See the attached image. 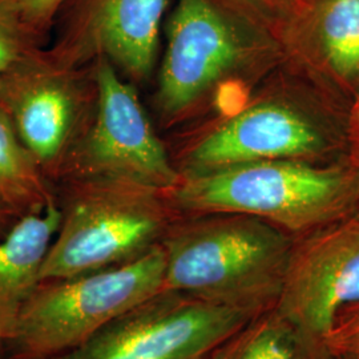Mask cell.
I'll return each mask as SVG.
<instances>
[{
	"mask_svg": "<svg viewBox=\"0 0 359 359\" xmlns=\"http://www.w3.org/2000/svg\"><path fill=\"white\" fill-rule=\"evenodd\" d=\"M359 306V218L297 237L274 309L314 359L339 320Z\"/></svg>",
	"mask_w": 359,
	"mask_h": 359,
	"instance_id": "obj_8",
	"label": "cell"
},
{
	"mask_svg": "<svg viewBox=\"0 0 359 359\" xmlns=\"http://www.w3.org/2000/svg\"><path fill=\"white\" fill-rule=\"evenodd\" d=\"M161 193L115 181L81 188L62 209L40 283L117 266L161 244L179 217Z\"/></svg>",
	"mask_w": 359,
	"mask_h": 359,
	"instance_id": "obj_5",
	"label": "cell"
},
{
	"mask_svg": "<svg viewBox=\"0 0 359 359\" xmlns=\"http://www.w3.org/2000/svg\"><path fill=\"white\" fill-rule=\"evenodd\" d=\"M34 55L28 53L3 77L0 105L35 161L47 163L65 144L74 103L65 87L40 71Z\"/></svg>",
	"mask_w": 359,
	"mask_h": 359,
	"instance_id": "obj_12",
	"label": "cell"
},
{
	"mask_svg": "<svg viewBox=\"0 0 359 359\" xmlns=\"http://www.w3.org/2000/svg\"><path fill=\"white\" fill-rule=\"evenodd\" d=\"M35 163L0 105V201L18 218L39 212L52 201Z\"/></svg>",
	"mask_w": 359,
	"mask_h": 359,
	"instance_id": "obj_14",
	"label": "cell"
},
{
	"mask_svg": "<svg viewBox=\"0 0 359 359\" xmlns=\"http://www.w3.org/2000/svg\"><path fill=\"white\" fill-rule=\"evenodd\" d=\"M348 133H350V145L355 148L357 154H354V161L359 164V92L355 96L353 115L348 123Z\"/></svg>",
	"mask_w": 359,
	"mask_h": 359,
	"instance_id": "obj_20",
	"label": "cell"
},
{
	"mask_svg": "<svg viewBox=\"0 0 359 359\" xmlns=\"http://www.w3.org/2000/svg\"><path fill=\"white\" fill-rule=\"evenodd\" d=\"M327 359H359V306L346 313L325 342Z\"/></svg>",
	"mask_w": 359,
	"mask_h": 359,
	"instance_id": "obj_17",
	"label": "cell"
},
{
	"mask_svg": "<svg viewBox=\"0 0 359 359\" xmlns=\"http://www.w3.org/2000/svg\"><path fill=\"white\" fill-rule=\"evenodd\" d=\"M0 203H1V201H0Z\"/></svg>",
	"mask_w": 359,
	"mask_h": 359,
	"instance_id": "obj_24",
	"label": "cell"
},
{
	"mask_svg": "<svg viewBox=\"0 0 359 359\" xmlns=\"http://www.w3.org/2000/svg\"><path fill=\"white\" fill-rule=\"evenodd\" d=\"M38 35L19 13L0 0V83L13 65L35 51Z\"/></svg>",
	"mask_w": 359,
	"mask_h": 359,
	"instance_id": "obj_16",
	"label": "cell"
},
{
	"mask_svg": "<svg viewBox=\"0 0 359 359\" xmlns=\"http://www.w3.org/2000/svg\"><path fill=\"white\" fill-rule=\"evenodd\" d=\"M298 1H306V0H298Z\"/></svg>",
	"mask_w": 359,
	"mask_h": 359,
	"instance_id": "obj_23",
	"label": "cell"
},
{
	"mask_svg": "<svg viewBox=\"0 0 359 359\" xmlns=\"http://www.w3.org/2000/svg\"><path fill=\"white\" fill-rule=\"evenodd\" d=\"M38 34L46 31L67 0H3Z\"/></svg>",
	"mask_w": 359,
	"mask_h": 359,
	"instance_id": "obj_18",
	"label": "cell"
},
{
	"mask_svg": "<svg viewBox=\"0 0 359 359\" xmlns=\"http://www.w3.org/2000/svg\"><path fill=\"white\" fill-rule=\"evenodd\" d=\"M180 216L234 213L302 237L359 210V164L266 160L194 172L167 193Z\"/></svg>",
	"mask_w": 359,
	"mask_h": 359,
	"instance_id": "obj_2",
	"label": "cell"
},
{
	"mask_svg": "<svg viewBox=\"0 0 359 359\" xmlns=\"http://www.w3.org/2000/svg\"><path fill=\"white\" fill-rule=\"evenodd\" d=\"M13 217H16V216L3 203H0V231L3 228H6L7 222L10 221V218Z\"/></svg>",
	"mask_w": 359,
	"mask_h": 359,
	"instance_id": "obj_21",
	"label": "cell"
},
{
	"mask_svg": "<svg viewBox=\"0 0 359 359\" xmlns=\"http://www.w3.org/2000/svg\"><path fill=\"white\" fill-rule=\"evenodd\" d=\"M286 55L346 96L359 92V0H306L278 28Z\"/></svg>",
	"mask_w": 359,
	"mask_h": 359,
	"instance_id": "obj_11",
	"label": "cell"
},
{
	"mask_svg": "<svg viewBox=\"0 0 359 359\" xmlns=\"http://www.w3.org/2000/svg\"><path fill=\"white\" fill-rule=\"evenodd\" d=\"M295 240L244 215L179 216L161 243L163 290L256 316L276 306Z\"/></svg>",
	"mask_w": 359,
	"mask_h": 359,
	"instance_id": "obj_1",
	"label": "cell"
},
{
	"mask_svg": "<svg viewBox=\"0 0 359 359\" xmlns=\"http://www.w3.org/2000/svg\"><path fill=\"white\" fill-rule=\"evenodd\" d=\"M60 221L62 209L51 201L44 209L18 218L0 241V358L40 283L41 265Z\"/></svg>",
	"mask_w": 359,
	"mask_h": 359,
	"instance_id": "obj_13",
	"label": "cell"
},
{
	"mask_svg": "<svg viewBox=\"0 0 359 359\" xmlns=\"http://www.w3.org/2000/svg\"><path fill=\"white\" fill-rule=\"evenodd\" d=\"M158 244L126 264L43 281L27 301L3 359H51L81 346L164 289Z\"/></svg>",
	"mask_w": 359,
	"mask_h": 359,
	"instance_id": "obj_3",
	"label": "cell"
},
{
	"mask_svg": "<svg viewBox=\"0 0 359 359\" xmlns=\"http://www.w3.org/2000/svg\"><path fill=\"white\" fill-rule=\"evenodd\" d=\"M65 6L68 39L112 59L130 76L151 74L168 0H67Z\"/></svg>",
	"mask_w": 359,
	"mask_h": 359,
	"instance_id": "obj_10",
	"label": "cell"
},
{
	"mask_svg": "<svg viewBox=\"0 0 359 359\" xmlns=\"http://www.w3.org/2000/svg\"><path fill=\"white\" fill-rule=\"evenodd\" d=\"M209 359H314L293 326L276 309L250 318L218 345Z\"/></svg>",
	"mask_w": 359,
	"mask_h": 359,
	"instance_id": "obj_15",
	"label": "cell"
},
{
	"mask_svg": "<svg viewBox=\"0 0 359 359\" xmlns=\"http://www.w3.org/2000/svg\"><path fill=\"white\" fill-rule=\"evenodd\" d=\"M158 102L177 115L252 62L285 56L278 28L240 0H176Z\"/></svg>",
	"mask_w": 359,
	"mask_h": 359,
	"instance_id": "obj_4",
	"label": "cell"
},
{
	"mask_svg": "<svg viewBox=\"0 0 359 359\" xmlns=\"http://www.w3.org/2000/svg\"><path fill=\"white\" fill-rule=\"evenodd\" d=\"M241 3L266 18L277 28L293 13L298 0H240Z\"/></svg>",
	"mask_w": 359,
	"mask_h": 359,
	"instance_id": "obj_19",
	"label": "cell"
},
{
	"mask_svg": "<svg viewBox=\"0 0 359 359\" xmlns=\"http://www.w3.org/2000/svg\"><path fill=\"white\" fill-rule=\"evenodd\" d=\"M253 317L163 290L81 346L51 359H209L222 341Z\"/></svg>",
	"mask_w": 359,
	"mask_h": 359,
	"instance_id": "obj_7",
	"label": "cell"
},
{
	"mask_svg": "<svg viewBox=\"0 0 359 359\" xmlns=\"http://www.w3.org/2000/svg\"><path fill=\"white\" fill-rule=\"evenodd\" d=\"M350 145L348 126L317 96L285 87L248 105L196 144L192 173L266 160L333 163Z\"/></svg>",
	"mask_w": 359,
	"mask_h": 359,
	"instance_id": "obj_6",
	"label": "cell"
},
{
	"mask_svg": "<svg viewBox=\"0 0 359 359\" xmlns=\"http://www.w3.org/2000/svg\"><path fill=\"white\" fill-rule=\"evenodd\" d=\"M355 217H358L359 218V210H358V213H357V215H355Z\"/></svg>",
	"mask_w": 359,
	"mask_h": 359,
	"instance_id": "obj_22",
	"label": "cell"
},
{
	"mask_svg": "<svg viewBox=\"0 0 359 359\" xmlns=\"http://www.w3.org/2000/svg\"><path fill=\"white\" fill-rule=\"evenodd\" d=\"M97 115L84 157L108 181L168 193L180 177L154 135L135 90L107 60L96 68Z\"/></svg>",
	"mask_w": 359,
	"mask_h": 359,
	"instance_id": "obj_9",
	"label": "cell"
}]
</instances>
